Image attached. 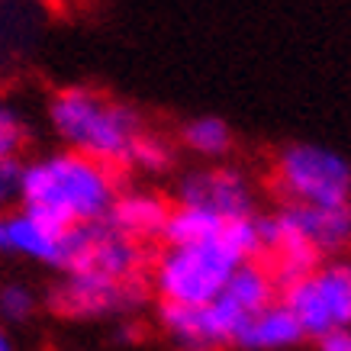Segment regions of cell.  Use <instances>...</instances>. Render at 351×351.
Listing matches in <instances>:
<instances>
[{"label":"cell","instance_id":"obj_1","mask_svg":"<svg viewBox=\"0 0 351 351\" xmlns=\"http://www.w3.org/2000/svg\"><path fill=\"white\" fill-rule=\"evenodd\" d=\"M123 191L119 171L81 152L58 149L23 165L20 206L62 229L100 223Z\"/></svg>","mask_w":351,"mask_h":351},{"label":"cell","instance_id":"obj_2","mask_svg":"<svg viewBox=\"0 0 351 351\" xmlns=\"http://www.w3.org/2000/svg\"><path fill=\"white\" fill-rule=\"evenodd\" d=\"M258 216L232 219L216 239L193 245H165L149 265V290L158 297V303L203 306L223 293L235 267L258 261Z\"/></svg>","mask_w":351,"mask_h":351},{"label":"cell","instance_id":"obj_3","mask_svg":"<svg viewBox=\"0 0 351 351\" xmlns=\"http://www.w3.org/2000/svg\"><path fill=\"white\" fill-rule=\"evenodd\" d=\"M45 117L64 149L81 152L117 171L126 168L136 138L145 132V119L132 104L87 84L55 90Z\"/></svg>","mask_w":351,"mask_h":351},{"label":"cell","instance_id":"obj_4","mask_svg":"<svg viewBox=\"0 0 351 351\" xmlns=\"http://www.w3.org/2000/svg\"><path fill=\"white\" fill-rule=\"evenodd\" d=\"M267 181L280 203L335 206L351 200V161L316 142H293L271 158Z\"/></svg>","mask_w":351,"mask_h":351},{"label":"cell","instance_id":"obj_5","mask_svg":"<svg viewBox=\"0 0 351 351\" xmlns=\"http://www.w3.org/2000/svg\"><path fill=\"white\" fill-rule=\"evenodd\" d=\"M149 245L117 232L107 219L75 226L64 235L62 274H100L113 280H149Z\"/></svg>","mask_w":351,"mask_h":351},{"label":"cell","instance_id":"obj_6","mask_svg":"<svg viewBox=\"0 0 351 351\" xmlns=\"http://www.w3.org/2000/svg\"><path fill=\"white\" fill-rule=\"evenodd\" d=\"M149 300V280H113L100 274H62L45 290V306L68 322L126 319Z\"/></svg>","mask_w":351,"mask_h":351},{"label":"cell","instance_id":"obj_7","mask_svg":"<svg viewBox=\"0 0 351 351\" xmlns=\"http://www.w3.org/2000/svg\"><path fill=\"white\" fill-rule=\"evenodd\" d=\"M280 303L293 313L306 339L351 326V258H329L313 274L280 290Z\"/></svg>","mask_w":351,"mask_h":351},{"label":"cell","instance_id":"obj_8","mask_svg":"<svg viewBox=\"0 0 351 351\" xmlns=\"http://www.w3.org/2000/svg\"><path fill=\"white\" fill-rule=\"evenodd\" d=\"M174 203L197 206L206 213L219 216L226 223L258 216V191L255 181L235 165H206L181 174L174 187Z\"/></svg>","mask_w":351,"mask_h":351},{"label":"cell","instance_id":"obj_9","mask_svg":"<svg viewBox=\"0 0 351 351\" xmlns=\"http://www.w3.org/2000/svg\"><path fill=\"white\" fill-rule=\"evenodd\" d=\"M155 319L174 351H229L242 326V319L219 297L203 306L158 303Z\"/></svg>","mask_w":351,"mask_h":351},{"label":"cell","instance_id":"obj_10","mask_svg":"<svg viewBox=\"0 0 351 351\" xmlns=\"http://www.w3.org/2000/svg\"><path fill=\"white\" fill-rule=\"evenodd\" d=\"M64 235L68 229L49 223L39 213L29 210H7L0 213V252L3 255H20L29 261L49 267H62V255H64Z\"/></svg>","mask_w":351,"mask_h":351},{"label":"cell","instance_id":"obj_11","mask_svg":"<svg viewBox=\"0 0 351 351\" xmlns=\"http://www.w3.org/2000/svg\"><path fill=\"white\" fill-rule=\"evenodd\" d=\"M171 206L174 203L168 197H161L158 191H145V187H132V191H119L113 206L107 213V223L117 232L129 235L142 245L161 242L165 226H168Z\"/></svg>","mask_w":351,"mask_h":351},{"label":"cell","instance_id":"obj_12","mask_svg":"<svg viewBox=\"0 0 351 351\" xmlns=\"http://www.w3.org/2000/svg\"><path fill=\"white\" fill-rule=\"evenodd\" d=\"M284 206L322 261L345 258L351 252V200L335 206H290V203Z\"/></svg>","mask_w":351,"mask_h":351},{"label":"cell","instance_id":"obj_13","mask_svg":"<svg viewBox=\"0 0 351 351\" xmlns=\"http://www.w3.org/2000/svg\"><path fill=\"white\" fill-rule=\"evenodd\" d=\"M303 339L306 335L300 329V322L293 319V313L277 300L271 306L252 313L239 326L232 348L235 351H293L303 345Z\"/></svg>","mask_w":351,"mask_h":351},{"label":"cell","instance_id":"obj_14","mask_svg":"<svg viewBox=\"0 0 351 351\" xmlns=\"http://www.w3.org/2000/svg\"><path fill=\"white\" fill-rule=\"evenodd\" d=\"M219 300L245 322L252 313L277 303L280 300V287H277V280L271 277V271L261 261H245V265L235 267V274L229 277V284L223 287Z\"/></svg>","mask_w":351,"mask_h":351},{"label":"cell","instance_id":"obj_15","mask_svg":"<svg viewBox=\"0 0 351 351\" xmlns=\"http://www.w3.org/2000/svg\"><path fill=\"white\" fill-rule=\"evenodd\" d=\"M181 145L197 158L206 161H223L235 149V132L232 126L219 117H193L181 126Z\"/></svg>","mask_w":351,"mask_h":351},{"label":"cell","instance_id":"obj_16","mask_svg":"<svg viewBox=\"0 0 351 351\" xmlns=\"http://www.w3.org/2000/svg\"><path fill=\"white\" fill-rule=\"evenodd\" d=\"M223 229H226V219H219V216L206 213V210H197V206H181V203H174L161 242L165 245L206 242V239H216Z\"/></svg>","mask_w":351,"mask_h":351},{"label":"cell","instance_id":"obj_17","mask_svg":"<svg viewBox=\"0 0 351 351\" xmlns=\"http://www.w3.org/2000/svg\"><path fill=\"white\" fill-rule=\"evenodd\" d=\"M171 165H174V145L158 132H149V129L136 138L126 161V168L142 171V174H165V171H171Z\"/></svg>","mask_w":351,"mask_h":351},{"label":"cell","instance_id":"obj_18","mask_svg":"<svg viewBox=\"0 0 351 351\" xmlns=\"http://www.w3.org/2000/svg\"><path fill=\"white\" fill-rule=\"evenodd\" d=\"M39 309V293L23 284V280H7L0 284V322L3 326H26Z\"/></svg>","mask_w":351,"mask_h":351},{"label":"cell","instance_id":"obj_19","mask_svg":"<svg viewBox=\"0 0 351 351\" xmlns=\"http://www.w3.org/2000/svg\"><path fill=\"white\" fill-rule=\"evenodd\" d=\"M26 142H29V126L20 107L0 90V158H20Z\"/></svg>","mask_w":351,"mask_h":351},{"label":"cell","instance_id":"obj_20","mask_svg":"<svg viewBox=\"0 0 351 351\" xmlns=\"http://www.w3.org/2000/svg\"><path fill=\"white\" fill-rule=\"evenodd\" d=\"M23 187V161L20 158H0V213L20 203Z\"/></svg>","mask_w":351,"mask_h":351},{"label":"cell","instance_id":"obj_21","mask_svg":"<svg viewBox=\"0 0 351 351\" xmlns=\"http://www.w3.org/2000/svg\"><path fill=\"white\" fill-rule=\"evenodd\" d=\"M313 341H316V351H351V326L348 329H332Z\"/></svg>","mask_w":351,"mask_h":351},{"label":"cell","instance_id":"obj_22","mask_svg":"<svg viewBox=\"0 0 351 351\" xmlns=\"http://www.w3.org/2000/svg\"><path fill=\"white\" fill-rule=\"evenodd\" d=\"M0 351H13V335H10V326L0 322Z\"/></svg>","mask_w":351,"mask_h":351}]
</instances>
